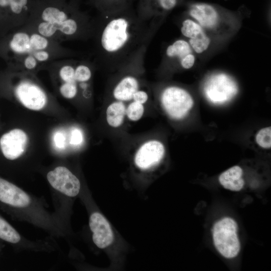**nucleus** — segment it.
I'll list each match as a JSON object with an SVG mask.
<instances>
[{"mask_svg":"<svg viewBox=\"0 0 271 271\" xmlns=\"http://www.w3.org/2000/svg\"><path fill=\"white\" fill-rule=\"evenodd\" d=\"M164 19L146 20L132 4L93 18L91 39L96 66L119 70L145 58L148 47Z\"/></svg>","mask_w":271,"mask_h":271,"instance_id":"1","label":"nucleus"},{"mask_svg":"<svg viewBox=\"0 0 271 271\" xmlns=\"http://www.w3.org/2000/svg\"><path fill=\"white\" fill-rule=\"evenodd\" d=\"M0 54L11 70L35 73L59 59L78 58L81 54L45 37L25 25L0 40Z\"/></svg>","mask_w":271,"mask_h":271,"instance_id":"2","label":"nucleus"},{"mask_svg":"<svg viewBox=\"0 0 271 271\" xmlns=\"http://www.w3.org/2000/svg\"><path fill=\"white\" fill-rule=\"evenodd\" d=\"M26 25L61 43L86 41L92 36L93 18L69 0H38Z\"/></svg>","mask_w":271,"mask_h":271,"instance_id":"3","label":"nucleus"},{"mask_svg":"<svg viewBox=\"0 0 271 271\" xmlns=\"http://www.w3.org/2000/svg\"><path fill=\"white\" fill-rule=\"evenodd\" d=\"M34 74L26 71L11 70L5 82L7 83L9 92L23 106L39 111L46 106L48 95Z\"/></svg>","mask_w":271,"mask_h":271,"instance_id":"4","label":"nucleus"},{"mask_svg":"<svg viewBox=\"0 0 271 271\" xmlns=\"http://www.w3.org/2000/svg\"><path fill=\"white\" fill-rule=\"evenodd\" d=\"M38 0H0V33L3 36L26 25Z\"/></svg>","mask_w":271,"mask_h":271,"instance_id":"5","label":"nucleus"},{"mask_svg":"<svg viewBox=\"0 0 271 271\" xmlns=\"http://www.w3.org/2000/svg\"><path fill=\"white\" fill-rule=\"evenodd\" d=\"M238 225L235 220L223 217L213 225L212 233L214 245L224 257H235L240 250V243L237 235Z\"/></svg>","mask_w":271,"mask_h":271,"instance_id":"6","label":"nucleus"},{"mask_svg":"<svg viewBox=\"0 0 271 271\" xmlns=\"http://www.w3.org/2000/svg\"><path fill=\"white\" fill-rule=\"evenodd\" d=\"M187 13L207 32H218L224 27L225 22L233 18V14L216 5L202 2L190 3Z\"/></svg>","mask_w":271,"mask_h":271,"instance_id":"7","label":"nucleus"},{"mask_svg":"<svg viewBox=\"0 0 271 271\" xmlns=\"http://www.w3.org/2000/svg\"><path fill=\"white\" fill-rule=\"evenodd\" d=\"M203 89L206 98L216 105L230 101L238 92L237 82L224 73H215L208 76L204 82Z\"/></svg>","mask_w":271,"mask_h":271,"instance_id":"8","label":"nucleus"},{"mask_svg":"<svg viewBox=\"0 0 271 271\" xmlns=\"http://www.w3.org/2000/svg\"><path fill=\"white\" fill-rule=\"evenodd\" d=\"M161 104L171 118L179 120L184 118L194 105L192 95L185 89L177 86H169L160 94Z\"/></svg>","mask_w":271,"mask_h":271,"instance_id":"9","label":"nucleus"},{"mask_svg":"<svg viewBox=\"0 0 271 271\" xmlns=\"http://www.w3.org/2000/svg\"><path fill=\"white\" fill-rule=\"evenodd\" d=\"M28 137L23 129L15 128L3 133L0 137V150L5 158L15 160L25 152Z\"/></svg>","mask_w":271,"mask_h":271,"instance_id":"10","label":"nucleus"},{"mask_svg":"<svg viewBox=\"0 0 271 271\" xmlns=\"http://www.w3.org/2000/svg\"><path fill=\"white\" fill-rule=\"evenodd\" d=\"M47 179L55 190L69 197L77 196L80 189V183L77 177L68 168L58 166L49 171Z\"/></svg>","mask_w":271,"mask_h":271,"instance_id":"11","label":"nucleus"},{"mask_svg":"<svg viewBox=\"0 0 271 271\" xmlns=\"http://www.w3.org/2000/svg\"><path fill=\"white\" fill-rule=\"evenodd\" d=\"M195 62L194 51L188 41L179 39L167 47L162 63L178 64L182 68L189 69L194 66Z\"/></svg>","mask_w":271,"mask_h":271,"instance_id":"12","label":"nucleus"},{"mask_svg":"<svg viewBox=\"0 0 271 271\" xmlns=\"http://www.w3.org/2000/svg\"><path fill=\"white\" fill-rule=\"evenodd\" d=\"M181 32L187 38V41L194 52L201 54L207 50L211 40L205 30L195 21L188 18L183 21Z\"/></svg>","mask_w":271,"mask_h":271,"instance_id":"13","label":"nucleus"},{"mask_svg":"<svg viewBox=\"0 0 271 271\" xmlns=\"http://www.w3.org/2000/svg\"><path fill=\"white\" fill-rule=\"evenodd\" d=\"M183 0H138V15L146 20L165 17L179 6Z\"/></svg>","mask_w":271,"mask_h":271,"instance_id":"14","label":"nucleus"},{"mask_svg":"<svg viewBox=\"0 0 271 271\" xmlns=\"http://www.w3.org/2000/svg\"><path fill=\"white\" fill-rule=\"evenodd\" d=\"M165 153L164 145L152 140L144 143L138 150L134 158L136 166L142 170L149 169L159 164Z\"/></svg>","mask_w":271,"mask_h":271,"instance_id":"15","label":"nucleus"},{"mask_svg":"<svg viewBox=\"0 0 271 271\" xmlns=\"http://www.w3.org/2000/svg\"><path fill=\"white\" fill-rule=\"evenodd\" d=\"M89 224L93 233V241L98 248H105L112 243L114 236L111 226L101 213H92L90 216Z\"/></svg>","mask_w":271,"mask_h":271,"instance_id":"16","label":"nucleus"},{"mask_svg":"<svg viewBox=\"0 0 271 271\" xmlns=\"http://www.w3.org/2000/svg\"><path fill=\"white\" fill-rule=\"evenodd\" d=\"M0 201L16 207H25L30 203L29 195L11 182L0 177Z\"/></svg>","mask_w":271,"mask_h":271,"instance_id":"17","label":"nucleus"},{"mask_svg":"<svg viewBox=\"0 0 271 271\" xmlns=\"http://www.w3.org/2000/svg\"><path fill=\"white\" fill-rule=\"evenodd\" d=\"M243 170L239 166H234L222 172L219 176L220 184L225 189L240 191L243 187Z\"/></svg>","mask_w":271,"mask_h":271,"instance_id":"18","label":"nucleus"},{"mask_svg":"<svg viewBox=\"0 0 271 271\" xmlns=\"http://www.w3.org/2000/svg\"><path fill=\"white\" fill-rule=\"evenodd\" d=\"M126 114V107L122 101H117L110 104L106 109V116L108 124L113 127L120 126Z\"/></svg>","mask_w":271,"mask_h":271,"instance_id":"19","label":"nucleus"},{"mask_svg":"<svg viewBox=\"0 0 271 271\" xmlns=\"http://www.w3.org/2000/svg\"><path fill=\"white\" fill-rule=\"evenodd\" d=\"M58 89L59 93L64 98L72 99L75 98L78 94L79 88L86 92L89 86L88 82H80L75 78L70 81L58 82Z\"/></svg>","mask_w":271,"mask_h":271,"instance_id":"20","label":"nucleus"},{"mask_svg":"<svg viewBox=\"0 0 271 271\" xmlns=\"http://www.w3.org/2000/svg\"><path fill=\"white\" fill-rule=\"evenodd\" d=\"M133 0H88L87 4L96 10L98 13L115 10L132 4Z\"/></svg>","mask_w":271,"mask_h":271,"instance_id":"21","label":"nucleus"},{"mask_svg":"<svg viewBox=\"0 0 271 271\" xmlns=\"http://www.w3.org/2000/svg\"><path fill=\"white\" fill-rule=\"evenodd\" d=\"M0 238L12 243L21 240L19 233L6 220L0 217Z\"/></svg>","mask_w":271,"mask_h":271,"instance_id":"22","label":"nucleus"},{"mask_svg":"<svg viewBox=\"0 0 271 271\" xmlns=\"http://www.w3.org/2000/svg\"><path fill=\"white\" fill-rule=\"evenodd\" d=\"M256 144L261 148L265 149H270L271 147V127L267 126L260 129L255 137Z\"/></svg>","mask_w":271,"mask_h":271,"instance_id":"23","label":"nucleus"},{"mask_svg":"<svg viewBox=\"0 0 271 271\" xmlns=\"http://www.w3.org/2000/svg\"><path fill=\"white\" fill-rule=\"evenodd\" d=\"M144 113V106L141 104L133 101L126 108V115L132 121H137L141 118Z\"/></svg>","mask_w":271,"mask_h":271,"instance_id":"24","label":"nucleus"},{"mask_svg":"<svg viewBox=\"0 0 271 271\" xmlns=\"http://www.w3.org/2000/svg\"><path fill=\"white\" fill-rule=\"evenodd\" d=\"M82 132L78 128H73L70 132V144L73 146H78L83 142Z\"/></svg>","mask_w":271,"mask_h":271,"instance_id":"25","label":"nucleus"},{"mask_svg":"<svg viewBox=\"0 0 271 271\" xmlns=\"http://www.w3.org/2000/svg\"><path fill=\"white\" fill-rule=\"evenodd\" d=\"M54 143L55 147L59 149L65 148L66 144V137L64 132L58 131L53 137Z\"/></svg>","mask_w":271,"mask_h":271,"instance_id":"26","label":"nucleus"},{"mask_svg":"<svg viewBox=\"0 0 271 271\" xmlns=\"http://www.w3.org/2000/svg\"><path fill=\"white\" fill-rule=\"evenodd\" d=\"M149 95L148 93L144 90H137L133 95L132 100L137 102L144 104L148 100Z\"/></svg>","mask_w":271,"mask_h":271,"instance_id":"27","label":"nucleus"},{"mask_svg":"<svg viewBox=\"0 0 271 271\" xmlns=\"http://www.w3.org/2000/svg\"><path fill=\"white\" fill-rule=\"evenodd\" d=\"M70 1H71V2L72 3H74L75 4H78V5H80V3L83 1V0H69Z\"/></svg>","mask_w":271,"mask_h":271,"instance_id":"28","label":"nucleus"}]
</instances>
